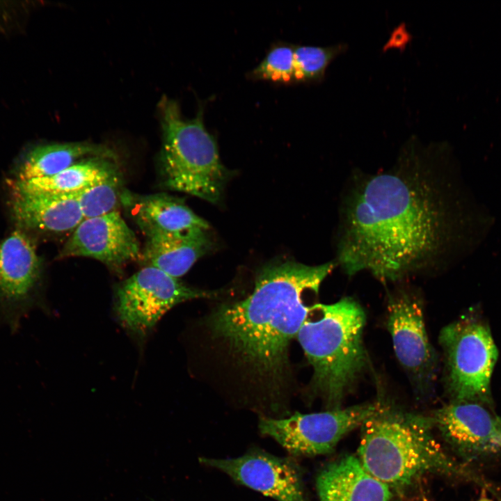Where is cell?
<instances>
[{"label": "cell", "mask_w": 501, "mask_h": 501, "mask_svg": "<svg viewBox=\"0 0 501 501\" xmlns=\"http://www.w3.org/2000/svg\"><path fill=\"white\" fill-rule=\"evenodd\" d=\"M433 427L431 418L381 406L361 425L357 458L369 475L390 490H401L422 475L437 473L494 493L482 475L445 452L432 434Z\"/></svg>", "instance_id": "cell-3"}, {"label": "cell", "mask_w": 501, "mask_h": 501, "mask_svg": "<svg viewBox=\"0 0 501 501\" xmlns=\"http://www.w3.org/2000/svg\"><path fill=\"white\" fill-rule=\"evenodd\" d=\"M347 49L345 43L329 46H294L295 83H315L321 81L329 65Z\"/></svg>", "instance_id": "cell-20"}, {"label": "cell", "mask_w": 501, "mask_h": 501, "mask_svg": "<svg viewBox=\"0 0 501 501\" xmlns=\"http://www.w3.org/2000/svg\"><path fill=\"white\" fill-rule=\"evenodd\" d=\"M200 461L277 501H308L301 470L292 459L254 448L237 458H200Z\"/></svg>", "instance_id": "cell-11"}, {"label": "cell", "mask_w": 501, "mask_h": 501, "mask_svg": "<svg viewBox=\"0 0 501 501\" xmlns=\"http://www.w3.org/2000/svg\"><path fill=\"white\" fill-rule=\"evenodd\" d=\"M208 292L189 287L157 268L147 266L125 280L117 289L115 310L121 324L144 335L175 305L201 298Z\"/></svg>", "instance_id": "cell-8"}, {"label": "cell", "mask_w": 501, "mask_h": 501, "mask_svg": "<svg viewBox=\"0 0 501 501\" xmlns=\"http://www.w3.org/2000/svg\"><path fill=\"white\" fill-rule=\"evenodd\" d=\"M120 172L109 178L72 194L79 202L84 218L103 216L116 212L122 195Z\"/></svg>", "instance_id": "cell-21"}, {"label": "cell", "mask_w": 501, "mask_h": 501, "mask_svg": "<svg viewBox=\"0 0 501 501\" xmlns=\"http://www.w3.org/2000/svg\"><path fill=\"white\" fill-rule=\"evenodd\" d=\"M294 45L285 43L273 45L251 71L250 77L278 84L294 83Z\"/></svg>", "instance_id": "cell-22"}, {"label": "cell", "mask_w": 501, "mask_h": 501, "mask_svg": "<svg viewBox=\"0 0 501 501\" xmlns=\"http://www.w3.org/2000/svg\"><path fill=\"white\" fill-rule=\"evenodd\" d=\"M312 308L317 318L306 319L296 339L313 369L311 390L328 410L339 408L367 365L363 342L365 315L350 297Z\"/></svg>", "instance_id": "cell-4"}, {"label": "cell", "mask_w": 501, "mask_h": 501, "mask_svg": "<svg viewBox=\"0 0 501 501\" xmlns=\"http://www.w3.org/2000/svg\"><path fill=\"white\" fill-rule=\"evenodd\" d=\"M132 207L133 217L145 235L156 232L208 230V223L182 200L164 193L134 197L128 193L121 200Z\"/></svg>", "instance_id": "cell-16"}, {"label": "cell", "mask_w": 501, "mask_h": 501, "mask_svg": "<svg viewBox=\"0 0 501 501\" xmlns=\"http://www.w3.org/2000/svg\"><path fill=\"white\" fill-rule=\"evenodd\" d=\"M207 231L148 234L143 253L145 261L148 266L178 278L210 249L212 242Z\"/></svg>", "instance_id": "cell-17"}, {"label": "cell", "mask_w": 501, "mask_h": 501, "mask_svg": "<svg viewBox=\"0 0 501 501\" xmlns=\"http://www.w3.org/2000/svg\"><path fill=\"white\" fill-rule=\"evenodd\" d=\"M335 266L270 262L250 295L215 306L202 319L207 367L261 416L288 414L294 385L289 347L312 310L304 296L317 294Z\"/></svg>", "instance_id": "cell-1"}, {"label": "cell", "mask_w": 501, "mask_h": 501, "mask_svg": "<svg viewBox=\"0 0 501 501\" xmlns=\"http://www.w3.org/2000/svg\"><path fill=\"white\" fill-rule=\"evenodd\" d=\"M431 420L454 451L470 462L501 451V416L493 406L475 401H450Z\"/></svg>", "instance_id": "cell-10"}, {"label": "cell", "mask_w": 501, "mask_h": 501, "mask_svg": "<svg viewBox=\"0 0 501 501\" xmlns=\"http://www.w3.org/2000/svg\"><path fill=\"white\" fill-rule=\"evenodd\" d=\"M434 150L411 138L387 170L358 178L342 206L337 261L349 276L383 282L428 269L444 235Z\"/></svg>", "instance_id": "cell-2"}, {"label": "cell", "mask_w": 501, "mask_h": 501, "mask_svg": "<svg viewBox=\"0 0 501 501\" xmlns=\"http://www.w3.org/2000/svg\"><path fill=\"white\" fill-rule=\"evenodd\" d=\"M477 501H493V500H490V499H488V498H484H484H480V499L478 500Z\"/></svg>", "instance_id": "cell-23"}, {"label": "cell", "mask_w": 501, "mask_h": 501, "mask_svg": "<svg viewBox=\"0 0 501 501\" xmlns=\"http://www.w3.org/2000/svg\"><path fill=\"white\" fill-rule=\"evenodd\" d=\"M114 159L92 157L82 159L58 173L26 181L12 180L10 186L38 193L71 195L84 191L118 173Z\"/></svg>", "instance_id": "cell-19"}, {"label": "cell", "mask_w": 501, "mask_h": 501, "mask_svg": "<svg viewBox=\"0 0 501 501\" xmlns=\"http://www.w3.org/2000/svg\"><path fill=\"white\" fill-rule=\"evenodd\" d=\"M162 131L160 161L165 185L211 203L221 198L228 171L214 136L207 129L203 108L186 119L178 103L163 96L159 104Z\"/></svg>", "instance_id": "cell-5"}, {"label": "cell", "mask_w": 501, "mask_h": 501, "mask_svg": "<svg viewBox=\"0 0 501 501\" xmlns=\"http://www.w3.org/2000/svg\"><path fill=\"white\" fill-rule=\"evenodd\" d=\"M41 262L35 244L21 230L0 241V324L16 332L38 303Z\"/></svg>", "instance_id": "cell-9"}, {"label": "cell", "mask_w": 501, "mask_h": 501, "mask_svg": "<svg viewBox=\"0 0 501 501\" xmlns=\"http://www.w3.org/2000/svg\"><path fill=\"white\" fill-rule=\"evenodd\" d=\"M140 256V244L134 232L117 211L84 219L58 255L59 258L91 257L115 270Z\"/></svg>", "instance_id": "cell-13"}, {"label": "cell", "mask_w": 501, "mask_h": 501, "mask_svg": "<svg viewBox=\"0 0 501 501\" xmlns=\"http://www.w3.org/2000/svg\"><path fill=\"white\" fill-rule=\"evenodd\" d=\"M92 157L115 159L116 154L107 146L85 141L38 145L28 151L19 161L16 180L26 181L49 177Z\"/></svg>", "instance_id": "cell-18"}, {"label": "cell", "mask_w": 501, "mask_h": 501, "mask_svg": "<svg viewBox=\"0 0 501 501\" xmlns=\"http://www.w3.org/2000/svg\"><path fill=\"white\" fill-rule=\"evenodd\" d=\"M10 188L13 215L24 228L63 232L74 230L84 219L72 194L31 193Z\"/></svg>", "instance_id": "cell-14"}, {"label": "cell", "mask_w": 501, "mask_h": 501, "mask_svg": "<svg viewBox=\"0 0 501 501\" xmlns=\"http://www.w3.org/2000/svg\"><path fill=\"white\" fill-rule=\"evenodd\" d=\"M317 490L319 501H390L392 495L391 490L351 455L324 468L317 478Z\"/></svg>", "instance_id": "cell-15"}, {"label": "cell", "mask_w": 501, "mask_h": 501, "mask_svg": "<svg viewBox=\"0 0 501 501\" xmlns=\"http://www.w3.org/2000/svg\"><path fill=\"white\" fill-rule=\"evenodd\" d=\"M439 342L451 401L494 406L491 381L498 350L488 323L477 313L465 314L440 331Z\"/></svg>", "instance_id": "cell-6"}, {"label": "cell", "mask_w": 501, "mask_h": 501, "mask_svg": "<svg viewBox=\"0 0 501 501\" xmlns=\"http://www.w3.org/2000/svg\"><path fill=\"white\" fill-rule=\"evenodd\" d=\"M388 328L396 357L419 385L435 377L437 360L429 342L421 302L407 292L391 296L388 305Z\"/></svg>", "instance_id": "cell-12"}, {"label": "cell", "mask_w": 501, "mask_h": 501, "mask_svg": "<svg viewBox=\"0 0 501 501\" xmlns=\"http://www.w3.org/2000/svg\"><path fill=\"white\" fill-rule=\"evenodd\" d=\"M381 406L380 402L365 403L319 413L296 412L287 418L260 416L258 427L262 434L274 439L292 455L325 454Z\"/></svg>", "instance_id": "cell-7"}]
</instances>
